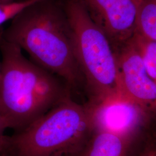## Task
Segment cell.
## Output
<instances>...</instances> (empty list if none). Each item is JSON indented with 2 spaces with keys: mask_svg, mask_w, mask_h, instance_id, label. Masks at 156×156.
Instances as JSON below:
<instances>
[{
  "mask_svg": "<svg viewBox=\"0 0 156 156\" xmlns=\"http://www.w3.org/2000/svg\"><path fill=\"white\" fill-rule=\"evenodd\" d=\"M3 39L17 45L31 61L61 78L73 93H84L73 30L63 4L42 0L28 6L12 19L3 31Z\"/></svg>",
  "mask_w": 156,
  "mask_h": 156,
  "instance_id": "1",
  "label": "cell"
},
{
  "mask_svg": "<svg viewBox=\"0 0 156 156\" xmlns=\"http://www.w3.org/2000/svg\"><path fill=\"white\" fill-rule=\"evenodd\" d=\"M0 51V115L15 132L73 97L62 79L26 58L17 45L2 38Z\"/></svg>",
  "mask_w": 156,
  "mask_h": 156,
  "instance_id": "2",
  "label": "cell"
},
{
  "mask_svg": "<svg viewBox=\"0 0 156 156\" xmlns=\"http://www.w3.org/2000/svg\"><path fill=\"white\" fill-rule=\"evenodd\" d=\"M93 133L89 107L70 97L27 128L5 135L0 156H78Z\"/></svg>",
  "mask_w": 156,
  "mask_h": 156,
  "instance_id": "3",
  "label": "cell"
},
{
  "mask_svg": "<svg viewBox=\"0 0 156 156\" xmlns=\"http://www.w3.org/2000/svg\"><path fill=\"white\" fill-rule=\"evenodd\" d=\"M62 4L73 30L75 54L87 99L86 102L98 103L120 91L115 51L79 0H65Z\"/></svg>",
  "mask_w": 156,
  "mask_h": 156,
  "instance_id": "4",
  "label": "cell"
},
{
  "mask_svg": "<svg viewBox=\"0 0 156 156\" xmlns=\"http://www.w3.org/2000/svg\"><path fill=\"white\" fill-rule=\"evenodd\" d=\"M89 108L94 132L128 138H144L156 132V112L142 106L121 92Z\"/></svg>",
  "mask_w": 156,
  "mask_h": 156,
  "instance_id": "5",
  "label": "cell"
},
{
  "mask_svg": "<svg viewBox=\"0 0 156 156\" xmlns=\"http://www.w3.org/2000/svg\"><path fill=\"white\" fill-rule=\"evenodd\" d=\"M117 51L135 33L143 0H79Z\"/></svg>",
  "mask_w": 156,
  "mask_h": 156,
  "instance_id": "6",
  "label": "cell"
},
{
  "mask_svg": "<svg viewBox=\"0 0 156 156\" xmlns=\"http://www.w3.org/2000/svg\"><path fill=\"white\" fill-rule=\"evenodd\" d=\"M115 55L120 92L156 112V83L147 72L131 38L115 52Z\"/></svg>",
  "mask_w": 156,
  "mask_h": 156,
  "instance_id": "7",
  "label": "cell"
},
{
  "mask_svg": "<svg viewBox=\"0 0 156 156\" xmlns=\"http://www.w3.org/2000/svg\"><path fill=\"white\" fill-rule=\"evenodd\" d=\"M147 137L128 138L106 132H94L78 156H138Z\"/></svg>",
  "mask_w": 156,
  "mask_h": 156,
  "instance_id": "8",
  "label": "cell"
},
{
  "mask_svg": "<svg viewBox=\"0 0 156 156\" xmlns=\"http://www.w3.org/2000/svg\"><path fill=\"white\" fill-rule=\"evenodd\" d=\"M135 33L156 42V0H143L137 16Z\"/></svg>",
  "mask_w": 156,
  "mask_h": 156,
  "instance_id": "9",
  "label": "cell"
},
{
  "mask_svg": "<svg viewBox=\"0 0 156 156\" xmlns=\"http://www.w3.org/2000/svg\"><path fill=\"white\" fill-rule=\"evenodd\" d=\"M131 41L139 51L148 74L156 83V42L136 33Z\"/></svg>",
  "mask_w": 156,
  "mask_h": 156,
  "instance_id": "10",
  "label": "cell"
},
{
  "mask_svg": "<svg viewBox=\"0 0 156 156\" xmlns=\"http://www.w3.org/2000/svg\"><path fill=\"white\" fill-rule=\"evenodd\" d=\"M22 10V4L17 1H13L0 5V26L11 20Z\"/></svg>",
  "mask_w": 156,
  "mask_h": 156,
  "instance_id": "11",
  "label": "cell"
},
{
  "mask_svg": "<svg viewBox=\"0 0 156 156\" xmlns=\"http://www.w3.org/2000/svg\"><path fill=\"white\" fill-rule=\"evenodd\" d=\"M138 156H156V132L144 140Z\"/></svg>",
  "mask_w": 156,
  "mask_h": 156,
  "instance_id": "12",
  "label": "cell"
},
{
  "mask_svg": "<svg viewBox=\"0 0 156 156\" xmlns=\"http://www.w3.org/2000/svg\"><path fill=\"white\" fill-rule=\"evenodd\" d=\"M8 128H9L8 123L5 119L0 115V151L2 148V146L5 137L4 133L6 129Z\"/></svg>",
  "mask_w": 156,
  "mask_h": 156,
  "instance_id": "13",
  "label": "cell"
},
{
  "mask_svg": "<svg viewBox=\"0 0 156 156\" xmlns=\"http://www.w3.org/2000/svg\"><path fill=\"white\" fill-rule=\"evenodd\" d=\"M15 1V0H0V5L6 4L8 2H11L12 1Z\"/></svg>",
  "mask_w": 156,
  "mask_h": 156,
  "instance_id": "14",
  "label": "cell"
},
{
  "mask_svg": "<svg viewBox=\"0 0 156 156\" xmlns=\"http://www.w3.org/2000/svg\"><path fill=\"white\" fill-rule=\"evenodd\" d=\"M3 31L4 30H0V43L3 38Z\"/></svg>",
  "mask_w": 156,
  "mask_h": 156,
  "instance_id": "15",
  "label": "cell"
}]
</instances>
